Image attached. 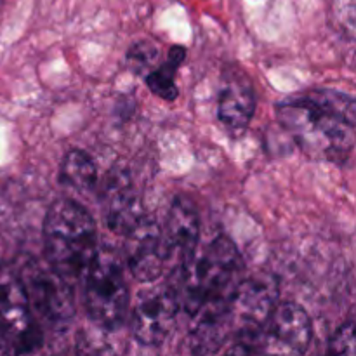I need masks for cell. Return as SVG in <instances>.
<instances>
[{
  "label": "cell",
  "mask_w": 356,
  "mask_h": 356,
  "mask_svg": "<svg viewBox=\"0 0 356 356\" xmlns=\"http://www.w3.org/2000/svg\"><path fill=\"white\" fill-rule=\"evenodd\" d=\"M277 117L312 159L344 162L355 146L356 104L339 90H312L278 104Z\"/></svg>",
  "instance_id": "1"
},
{
  "label": "cell",
  "mask_w": 356,
  "mask_h": 356,
  "mask_svg": "<svg viewBox=\"0 0 356 356\" xmlns=\"http://www.w3.org/2000/svg\"><path fill=\"white\" fill-rule=\"evenodd\" d=\"M125 259L132 278L139 284L159 280L165 268L162 228L148 216H143L124 235Z\"/></svg>",
  "instance_id": "10"
},
{
  "label": "cell",
  "mask_w": 356,
  "mask_h": 356,
  "mask_svg": "<svg viewBox=\"0 0 356 356\" xmlns=\"http://www.w3.org/2000/svg\"><path fill=\"white\" fill-rule=\"evenodd\" d=\"M0 334L9 351L31 353L42 344V329L33 318L26 291L16 270L0 264Z\"/></svg>",
  "instance_id": "7"
},
{
  "label": "cell",
  "mask_w": 356,
  "mask_h": 356,
  "mask_svg": "<svg viewBox=\"0 0 356 356\" xmlns=\"http://www.w3.org/2000/svg\"><path fill=\"white\" fill-rule=\"evenodd\" d=\"M179 298L170 285L143 291L132 308V336L141 346H162L176 327Z\"/></svg>",
  "instance_id": "8"
},
{
  "label": "cell",
  "mask_w": 356,
  "mask_h": 356,
  "mask_svg": "<svg viewBox=\"0 0 356 356\" xmlns=\"http://www.w3.org/2000/svg\"><path fill=\"white\" fill-rule=\"evenodd\" d=\"M256 113V92L242 73H229L222 79L218 94V118L232 136L245 132Z\"/></svg>",
  "instance_id": "13"
},
{
  "label": "cell",
  "mask_w": 356,
  "mask_h": 356,
  "mask_svg": "<svg viewBox=\"0 0 356 356\" xmlns=\"http://www.w3.org/2000/svg\"><path fill=\"white\" fill-rule=\"evenodd\" d=\"M59 181L66 188L87 193L94 190L97 183V167L92 156L87 152L73 148L63 156L61 170H59Z\"/></svg>",
  "instance_id": "14"
},
{
  "label": "cell",
  "mask_w": 356,
  "mask_h": 356,
  "mask_svg": "<svg viewBox=\"0 0 356 356\" xmlns=\"http://www.w3.org/2000/svg\"><path fill=\"white\" fill-rule=\"evenodd\" d=\"M45 261L70 284L86 275L97 250L96 222L86 207L70 198H59L44 219Z\"/></svg>",
  "instance_id": "3"
},
{
  "label": "cell",
  "mask_w": 356,
  "mask_h": 356,
  "mask_svg": "<svg viewBox=\"0 0 356 356\" xmlns=\"http://www.w3.org/2000/svg\"><path fill=\"white\" fill-rule=\"evenodd\" d=\"M6 351H9V348H7L6 339H3L2 334H0V353H6Z\"/></svg>",
  "instance_id": "18"
},
{
  "label": "cell",
  "mask_w": 356,
  "mask_h": 356,
  "mask_svg": "<svg viewBox=\"0 0 356 356\" xmlns=\"http://www.w3.org/2000/svg\"><path fill=\"white\" fill-rule=\"evenodd\" d=\"M16 273L26 291L28 302L38 325L54 332H65L75 320V296L72 284L45 261L28 257L16 268Z\"/></svg>",
  "instance_id": "5"
},
{
  "label": "cell",
  "mask_w": 356,
  "mask_h": 356,
  "mask_svg": "<svg viewBox=\"0 0 356 356\" xmlns=\"http://www.w3.org/2000/svg\"><path fill=\"white\" fill-rule=\"evenodd\" d=\"M86 309L94 325L117 330L127 316L131 294L118 254L111 247H97L86 271Z\"/></svg>",
  "instance_id": "4"
},
{
  "label": "cell",
  "mask_w": 356,
  "mask_h": 356,
  "mask_svg": "<svg viewBox=\"0 0 356 356\" xmlns=\"http://www.w3.org/2000/svg\"><path fill=\"white\" fill-rule=\"evenodd\" d=\"M327 353L355 356V323L348 322L341 325L327 344Z\"/></svg>",
  "instance_id": "17"
},
{
  "label": "cell",
  "mask_w": 356,
  "mask_h": 356,
  "mask_svg": "<svg viewBox=\"0 0 356 356\" xmlns=\"http://www.w3.org/2000/svg\"><path fill=\"white\" fill-rule=\"evenodd\" d=\"M129 68L146 76L160 63V47L152 40H139L127 52Z\"/></svg>",
  "instance_id": "16"
},
{
  "label": "cell",
  "mask_w": 356,
  "mask_h": 356,
  "mask_svg": "<svg viewBox=\"0 0 356 356\" xmlns=\"http://www.w3.org/2000/svg\"><path fill=\"white\" fill-rule=\"evenodd\" d=\"M186 58V51L181 45H174L170 47L169 54H167L165 63H159V66L152 70L148 75L145 76L146 86L149 87L155 96L162 97L165 101H174L177 97V86H176V72L179 68L181 63Z\"/></svg>",
  "instance_id": "15"
},
{
  "label": "cell",
  "mask_w": 356,
  "mask_h": 356,
  "mask_svg": "<svg viewBox=\"0 0 356 356\" xmlns=\"http://www.w3.org/2000/svg\"><path fill=\"white\" fill-rule=\"evenodd\" d=\"M312 341L313 323L308 312L294 301L278 302L266 327L263 351L305 353Z\"/></svg>",
  "instance_id": "11"
},
{
  "label": "cell",
  "mask_w": 356,
  "mask_h": 356,
  "mask_svg": "<svg viewBox=\"0 0 356 356\" xmlns=\"http://www.w3.org/2000/svg\"><path fill=\"white\" fill-rule=\"evenodd\" d=\"M243 275L245 264L235 243L225 235L216 236L179 275V306L190 318L228 313Z\"/></svg>",
  "instance_id": "2"
},
{
  "label": "cell",
  "mask_w": 356,
  "mask_h": 356,
  "mask_svg": "<svg viewBox=\"0 0 356 356\" xmlns=\"http://www.w3.org/2000/svg\"><path fill=\"white\" fill-rule=\"evenodd\" d=\"M162 240L165 264H170L172 273L179 277L198 252L200 242V214L193 200L184 195L174 198L162 229Z\"/></svg>",
  "instance_id": "9"
},
{
  "label": "cell",
  "mask_w": 356,
  "mask_h": 356,
  "mask_svg": "<svg viewBox=\"0 0 356 356\" xmlns=\"http://www.w3.org/2000/svg\"><path fill=\"white\" fill-rule=\"evenodd\" d=\"M101 209L108 228L122 236L145 216L132 177L122 167H115L104 179Z\"/></svg>",
  "instance_id": "12"
},
{
  "label": "cell",
  "mask_w": 356,
  "mask_h": 356,
  "mask_svg": "<svg viewBox=\"0 0 356 356\" xmlns=\"http://www.w3.org/2000/svg\"><path fill=\"white\" fill-rule=\"evenodd\" d=\"M278 287L273 278H243L229 305V322L235 341L229 353H257L264 350V334L275 306Z\"/></svg>",
  "instance_id": "6"
}]
</instances>
